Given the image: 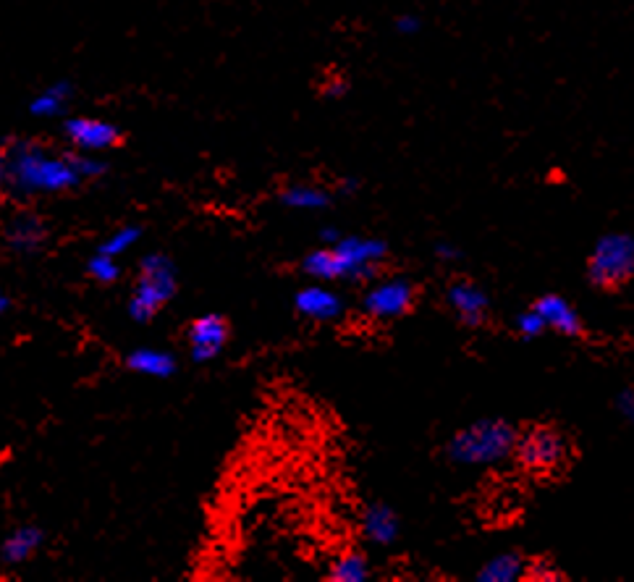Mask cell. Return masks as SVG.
I'll list each match as a JSON object with an SVG mask.
<instances>
[{
	"instance_id": "obj_20",
	"label": "cell",
	"mask_w": 634,
	"mask_h": 582,
	"mask_svg": "<svg viewBox=\"0 0 634 582\" xmlns=\"http://www.w3.org/2000/svg\"><path fill=\"white\" fill-rule=\"evenodd\" d=\"M517 331L522 333L524 339L530 341V339H538V336H543L545 331H548V328H545V323H543V318H540L538 312L532 310H527V312H522V315H517Z\"/></svg>"
},
{
	"instance_id": "obj_13",
	"label": "cell",
	"mask_w": 634,
	"mask_h": 582,
	"mask_svg": "<svg viewBox=\"0 0 634 582\" xmlns=\"http://www.w3.org/2000/svg\"><path fill=\"white\" fill-rule=\"evenodd\" d=\"M527 559L519 551H504L480 567L477 580L480 582H517L527 577Z\"/></svg>"
},
{
	"instance_id": "obj_22",
	"label": "cell",
	"mask_w": 634,
	"mask_h": 582,
	"mask_svg": "<svg viewBox=\"0 0 634 582\" xmlns=\"http://www.w3.org/2000/svg\"><path fill=\"white\" fill-rule=\"evenodd\" d=\"M349 92V82L346 79H328L323 84V95L331 97V100H338V97H344Z\"/></svg>"
},
{
	"instance_id": "obj_7",
	"label": "cell",
	"mask_w": 634,
	"mask_h": 582,
	"mask_svg": "<svg viewBox=\"0 0 634 582\" xmlns=\"http://www.w3.org/2000/svg\"><path fill=\"white\" fill-rule=\"evenodd\" d=\"M228 336H231V326H228V320L223 315H218V312H207V315H200L197 320H192V326L187 328L192 360H215L228 344Z\"/></svg>"
},
{
	"instance_id": "obj_10",
	"label": "cell",
	"mask_w": 634,
	"mask_h": 582,
	"mask_svg": "<svg viewBox=\"0 0 634 582\" xmlns=\"http://www.w3.org/2000/svg\"><path fill=\"white\" fill-rule=\"evenodd\" d=\"M448 305L454 307V312L459 315L464 326L477 328L483 326L485 318H488L490 297L483 286L462 278V281H454V284L448 286Z\"/></svg>"
},
{
	"instance_id": "obj_2",
	"label": "cell",
	"mask_w": 634,
	"mask_h": 582,
	"mask_svg": "<svg viewBox=\"0 0 634 582\" xmlns=\"http://www.w3.org/2000/svg\"><path fill=\"white\" fill-rule=\"evenodd\" d=\"M511 457L532 475H559L569 465L572 444L564 430L553 425H532L527 430H519Z\"/></svg>"
},
{
	"instance_id": "obj_1",
	"label": "cell",
	"mask_w": 634,
	"mask_h": 582,
	"mask_svg": "<svg viewBox=\"0 0 634 582\" xmlns=\"http://www.w3.org/2000/svg\"><path fill=\"white\" fill-rule=\"evenodd\" d=\"M519 428L504 417H485L459 428L446 446L448 459L464 467L498 465L514 454Z\"/></svg>"
},
{
	"instance_id": "obj_23",
	"label": "cell",
	"mask_w": 634,
	"mask_h": 582,
	"mask_svg": "<svg viewBox=\"0 0 634 582\" xmlns=\"http://www.w3.org/2000/svg\"><path fill=\"white\" fill-rule=\"evenodd\" d=\"M435 257H438V260H446V263H451V260H459V257H462V250H459V247L451 242H438L435 244Z\"/></svg>"
},
{
	"instance_id": "obj_19",
	"label": "cell",
	"mask_w": 634,
	"mask_h": 582,
	"mask_svg": "<svg viewBox=\"0 0 634 582\" xmlns=\"http://www.w3.org/2000/svg\"><path fill=\"white\" fill-rule=\"evenodd\" d=\"M37 543H40V533H35V530H24V533H19L14 541L8 543V556H11V559H27V556L37 548Z\"/></svg>"
},
{
	"instance_id": "obj_15",
	"label": "cell",
	"mask_w": 634,
	"mask_h": 582,
	"mask_svg": "<svg viewBox=\"0 0 634 582\" xmlns=\"http://www.w3.org/2000/svg\"><path fill=\"white\" fill-rule=\"evenodd\" d=\"M126 365L134 373L152 375V378H171L179 370L176 357L171 352H163V349H137V352L129 354Z\"/></svg>"
},
{
	"instance_id": "obj_14",
	"label": "cell",
	"mask_w": 634,
	"mask_h": 582,
	"mask_svg": "<svg viewBox=\"0 0 634 582\" xmlns=\"http://www.w3.org/2000/svg\"><path fill=\"white\" fill-rule=\"evenodd\" d=\"M278 202L283 208L291 210H325L331 208L333 194L323 187H315V184H289L278 192Z\"/></svg>"
},
{
	"instance_id": "obj_16",
	"label": "cell",
	"mask_w": 634,
	"mask_h": 582,
	"mask_svg": "<svg viewBox=\"0 0 634 582\" xmlns=\"http://www.w3.org/2000/svg\"><path fill=\"white\" fill-rule=\"evenodd\" d=\"M328 580L333 582H365L370 580V562L362 551H344L336 556L328 569Z\"/></svg>"
},
{
	"instance_id": "obj_25",
	"label": "cell",
	"mask_w": 634,
	"mask_h": 582,
	"mask_svg": "<svg viewBox=\"0 0 634 582\" xmlns=\"http://www.w3.org/2000/svg\"><path fill=\"white\" fill-rule=\"evenodd\" d=\"M359 189V179H354V176H344V179L338 181V189L336 192L341 194H354Z\"/></svg>"
},
{
	"instance_id": "obj_4",
	"label": "cell",
	"mask_w": 634,
	"mask_h": 582,
	"mask_svg": "<svg viewBox=\"0 0 634 582\" xmlns=\"http://www.w3.org/2000/svg\"><path fill=\"white\" fill-rule=\"evenodd\" d=\"M179 291L176 281V265L168 255H150L142 263V276L137 281L134 297L129 302L131 318L139 323L155 318L160 307H166Z\"/></svg>"
},
{
	"instance_id": "obj_12",
	"label": "cell",
	"mask_w": 634,
	"mask_h": 582,
	"mask_svg": "<svg viewBox=\"0 0 634 582\" xmlns=\"http://www.w3.org/2000/svg\"><path fill=\"white\" fill-rule=\"evenodd\" d=\"M362 533L375 546H393L401 535L399 514L393 512V506L383 501H373L365 506L362 512Z\"/></svg>"
},
{
	"instance_id": "obj_3",
	"label": "cell",
	"mask_w": 634,
	"mask_h": 582,
	"mask_svg": "<svg viewBox=\"0 0 634 582\" xmlns=\"http://www.w3.org/2000/svg\"><path fill=\"white\" fill-rule=\"evenodd\" d=\"M634 276V239L629 234H606L595 242L587 260V281L595 289L614 291Z\"/></svg>"
},
{
	"instance_id": "obj_18",
	"label": "cell",
	"mask_w": 634,
	"mask_h": 582,
	"mask_svg": "<svg viewBox=\"0 0 634 582\" xmlns=\"http://www.w3.org/2000/svg\"><path fill=\"white\" fill-rule=\"evenodd\" d=\"M90 276L97 278L100 284H113V281L121 276V268H118L116 260H113L111 255H103V252H100V255L90 263Z\"/></svg>"
},
{
	"instance_id": "obj_21",
	"label": "cell",
	"mask_w": 634,
	"mask_h": 582,
	"mask_svg": "<svg viewBox=\"0 0 634 582\" xmlns=\"http://www.w3.org/2000/svg\"><path fill=\"white\" fill-rule=\"evenodd\" d=\"M422 29V19L414 14H399L393 19V32L401 37H414Z\"/></svg>"
},
{
	"instance_id": "obj_24",
	"label": "cell",
	"mask_w": 634,
	"mask_h": 582,
	"mask_svg": "<svg viewBox=\"0 0 634 582\" xmlns=\"http://www.w3.org/2000/svg\"><path fill=\"white\" fill-rule=\"evenodd\" d=\"M619 412L621 415H627V420L634 417V407H632V388H627L624 394L619 396Z\"/></svg>"
},
{
	"instance_id": "obj_26",
	"label": "cell",
	"mask_w": 634,
	"mask_h": 582,
	"mask_svg": "<svg viewBox=\"0 0 634 582\" xmlns=\"http://www.w3.org/2000/svg\"><path fill=\"white\" fill-rule=\"evenodd\" d=\"M338 236H341V234H338V229H323V242L325 244H333L338 239Z\"/></svg>"
},
{
	"instance_id": "obj_5",
	"label": "cell",
	"mask_w": 634,
	"mask_h": 582,
	"mask_svg": "<svg viewBox=\"0 0 634 582\" xmlns=\"http://www.w3.org/2000/svg\"><path fill=\"white\" fill-rule=\"evenodd\" d=\"M331 247L344 260L346 276L354 278V281L378 278L380 265L386 263L388 255H391L386 239H378V236H338Z\"/></svg>"
},
{
	"instance_id": "obj_9",
	"label": "cell",
	"mask_w": 634,
	"mask_h": 582,
	"mask_svg": "<svg viewBox=\"0 0 634 582\" xmlns=\"http://www.w3.org/2000/svg\"><path fill=\"white\" fill-rule=\"evenodd\" d=\"M344 297L323 284H310L297 291L294 297V310L307 320L315 323H331L344 315Z\"/></svg>"
},
{
	"instance_id": "obj_6",
	"label": "cell",
	"mask_w": 634,
	"mask_h": 582,
	"mask_svg": "<svg viewBox=\"0 0 634 582\" xmlns=\"http://www.w3.org/2000/svg\"><path fill=\"white\" fill-rule=\"evenodd\" d=\"M414 299H417V289H414V284L409 278H383V281H375V284L365 291V297H362V310L375 320H393L401 318V315H407L414 307Z\"/></svg>"
},
{
	"instance_id": "obj_17",
	"label": "cell",
	"mask_w": 634,
	"mask_h": 582,
	"mask_svg": "<svg viewBox=\"0 0 634 582\" xmlns=\"http://www.w3.org/2000/svg\"><path fill=\"white\" fill-rule=\"evenodd\" d=\"M139 234H142V229H137V226H129V229H121L118 234H113L108 242L100 247V252L103 255H121V252H126L129 247H134V242L139 239Z\"/></svg>"
},
{
	"instance_id": "obj_8",
	"label": "cell",
	"mask_w": 634,
	"mask_h": 582,
	"mask_svg": "<svg viewBox=\"0 0 634 582\" xmlns=\"http://www.w3.org/2000/svg\"><path fill=\"white\" fill-rule=\"evenodd\" d=\"M66 137L71 139V145L87 153H97V150H111L124 142L121 129L100 118H71L66 121Z\"/></svg>"
},
{
	"instance_id": "obj_11",
	"label": "cell",
	"mask_w": 634,
	"mask_h": 582,
	"mask_svg": "<svg viewBox=\"0 0 634 582\" xmlns=\"http://www.w3.org/2000/svg\"><path fill=\"white\" fill-rule=\"evenodd\" d=\"M532 310L543 318L548 331H556L561 333V336H569V339H577V336L585 333L579 312L574 310L572 302L561 297V294H545V297H540L538 302L532 305Z\"/></svg>"
}]
</instances>
